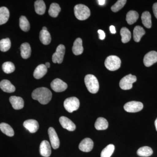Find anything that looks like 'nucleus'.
<instances>
[{
    "mask_svg": "<svg viewBox=\"0 0 157 157\" xmlns=\"http://www.w3.org/2000/svg\"><path fill=\"white\" fill-rule=\"evenodd\" d=\"M98 2L99 5H100V6H103V5L105 4L106 1H105V0H98Z\"/></svg>",
    "mask_w": 157,
    "mask_h": 157,
    "instance_id": "ea45409f",
    "label": "nucleus"
},
{
    "mask_svg": "<svg viewBox=\"0 0 157 157\" xmlns=\"http://www.w3.org/2000/svg\"><path fill=\"white\" fill-rule=\"evenodd\" d=\"M66 48L64 45L60 44L57 47L56 51L52 56V60L54 63L60 64L63 62Z\"/></svg>",
    "mask_w": 157,
    "mask_h": 157,
    "instance_id": "6e6552de",
    "label": "nucleus"
},
{
    "mask_svg": "<svg viewBox=\"0 0 157 157\" xmlns=\"http://www.w3.org/2000/svg\"><path fill=\"white\" fill-rule=\"evenodd\" d=\"M73 52L75 55H81L83 52V47L82 46V40L81 38H78L76 39L73 43Z\"/></svg>",
    "mask_w": 157,
    "mask_h": 157,
    "instance_id": "a211bd4d",
    "label": "nucleus"
},
{
    "mask_svg": "<svg viewBox=\"0 0 157 157\" xmlns=\"http://www.w3.org/2000/svg\"><path fill=\"white\" fill-rule=\"evenodd\" d=\"M115 149L114 145L112 144H109L101 151V157H110L113 154Z\"/></svg>",
    "mask_w": 157,
    "mask_h": 157,
    "instance_id": "473e14b6",
    "label": "nucleus"
},
{
    "mask_svg": "<svg viewBox=\"0 0 157 157\" xmlns=\"http://www.w3.org/2000/svg\"><path fill=\"white\" fill-rule=\"evenodd\" d=\"M74 11L75 16L79 20H85L90 15V11L88 7L82 4L76 5Z\"/></svg>",
    "mask_w": 157,
    "mask_h": 157,
    "instance_id": "7ed1b4c3",
    "label": "nucleus"
},
{
    "mask_svg": "<svg viewBox=\"0 0 157 157\" xmlns=\"http://www.w3.org/2000/svg\"><path fill=\"white\" fill-rule=\"evenodd\" d=\"M20 28L24 32H28L30 28L29 22L25 16H21L19 19Z\"/></svg>",
    "mask_w": 157,
    "mask_h": 157,
    "instance_id": "2f4dec72",
    "label": "nucleus"
},
{
    "mask_svg": "<svg viewBox=\"0 0 157 157\" xmlns=\"http://www.w3.org/2000/svg\"><path fill=\"white\" fill-rule=\"evenodd\" d=\"M155 126L156 130L157 132V118L156 119L155 122Z\"/></svg>",
    "mask_w": 157,
    "mask_h": 157,
    "instance_id": "79ce46f5",
    "label": "nucleus"
},
{
    "mask_svg": "<svg viewBox=\"0 0 157 157\" xmlns=\"http://www.w3.org/2000/svg\"><path fill=\"white\" fill-rule=\"evenodd\" d=\"M139 17V14L137 11H129L127 14L126 21L129 25L135 23Z\"/></svg>",
    "mask_w": 157,
    "mask_h": 157,
    "instance_id": "7c9ffc66",
    "label": "nucleus"
},
{
    "mask_svg": "<svg viewBox=\"0 0 157 157\" xmlns=\"http://www.w3.org/2000/svg\"><path fill=\"white\" fill-rule=\"evenodd\" d=\"M48 134L52 148L54 149L58 148L60 145L59 139L55 130L50 127L48 129Z\"/></svg>",
    "mask_w": 157,
    "mask_h": 157,
    "instance_id": "9d476101",
    "label": "nucleus"
},
{
    "mask_svg": "<svg viewBox=\"0 0 157 157\" xmlns=\"http://www.w3.org/2000/svg\"><path fill=\"white\" fill-rule=\"evenodd\" d=\"M40 155L43 157H48L51 154V148L50 143L47 140H43L39 147Z\"/></svg>",
    "mask_w": 157,
    "mask_h": 157,
    "instance_id": "2eb2a0df",
    "label": "nucleus"
},
{
    "mask_svg": "<svg viewBox=\"0 0 157 157\" xmlns=\"http://www.w3.org/2000/svg\"><path fill=\"white\" fill-rule=\"evenodd\" d=\"M47 68L44 64H40L35 69L33 73L34 78L40 79L45 76L47 72Z\"/></svg>",
    "mask_w": 157,
    "mask_h": 157,
    "instance_id": "6ab92c4d",
    "label": "nucleus"
},
{
    "mask_svg": "<svg viewBox=\"0 0 157 157\" xmlns=\"http://www.w3.org/2000/svg\"><path fill=\"white\" fill-rule=\"evenodd\" d=\"M2 70L5 73L9 74L13 73L15 70V66L11 62H7L2 65Z\"/></svg>",
    "mask_w": 157,
    "mask_h": 157,
    "instance_id": "f704fd0d",
    "label": "nucleus"
},
{
    "mask_svg": "<svg viewBox=\"0 0 157 157\" xmlns=\"http://www.w3.org/2000/svg\"><path fill=\"white\" fill-rule=\"evenodd\" d=\"M0 130L4 134L9 137H12L14 135V130L8 124L5 123L0 124Z\"/></svg>",
    "mask_w": 157,
    "mask_h": 157,
    "instance_id": "cd10ccee",
    "label": "nucleus"
},
{
    "mask_svg": "<svg viewBox=\"0 0 157 157\" xmlns=\"http://www.w3.org/2000/svg\"><path fill=\"white\" fill-rule=\"evenodd\" d=\"M21 54L23 59H27L31 56V48L29 44L27 42L23 43L20 47Z\"/></svg>",
    "mask_w": 157,
    "mask_h": 157,
    "instance_id": "aec40b11",
    "label": "nucleus"
},
{
    "mask_svg": "<svg viewBox=\"0 0 157 157\" xmlns=\"http://www.w3.org/2000/svg\"><path fill=\"white\" fill-rule=\"evenodd\" d=\"M11 46V42L9 38L2 39L0 41V50L3 52L8 51Z\"/></svg>",
    "mask_w": 157,
    "mask_h": 157,
    "instance_id": "72a5a7b5",
    "label": "nucleus"
},
{
    "mask_svg": "<svg viewBox=\"0 0 157 157\" xmlns=\"http://www.w3.org/2000/svg\"><path fill=\"white\" fill-rule=\"evenodd\" d=\"M120 34L121 36V41L123 43H127L131 40L132 34L127 28L123 27L121 29Z\"/></svg>",
    "mask_w": 157,
    "mask_h": 157,
    "instance_id": "c756f323",
    "label": "nucleus"
},
{
    "mask_svg": "<svg viewBox=\"0 0 157 157\" xmlns=\"http://www.w3.org/2000/svg\"><path fill=\"white\" fill-rule=\"evenodd\" d=\"M39 39L42 44L45 45H48L50 44L51 41V37L48 31L42 30L39 34Z\"/></svg>",
    "mask_w": 157,
    "mask_h": 157,
    "instance_id": "b1692460",
    "label": "nucleus"
},
{
    "mask_svg": "<svg viewBox=\"0 0 157 157\" xmlns=\"http://www.w3.org/2000/svg\"><path fill=\"white\" fill-rule=\"evenodd\" d=\"M61 10V9L58 4L53 3L50 5L48 10V14L52 17H56L58 16Z\"/></svg>",
    "mask_w": 157,
    "mask_h": 157,
    "instance_id": "c85d7f7f",
    "label": "nucleus"
},
{
    "mask_svg": "<svg viewBox=\"0 0 157 157\" xmlns=\"http://www.w3.org/2000/svg\"><path fill=\"white\" fill-rule=\"evenodd\" d=\"M80 103L78 98L76 97H71L67 98L64 102V107L69 113H72L77 110L79 108Z\"/></svg>",
    "mask_w": 157,
    "mask_h": 157,
    "instance_id": "39448f33",
    "label": "nucleus"
},
{
    "mask_svg": "<svg viewBox=\"0 0 157 157\" xmlns=\"http://www.w3.org/2000/svg\"><path fill=\"white\" fill-rule=\"evenodd\" d=\"M95 127L98 130H106L108 127V122L104 118H98L95 123Z\"/></svg>",
    "mask_w": 157,
    "mask_h": 157,
    "instance_id": "a878e982",
    "label": "nucleus"
},
{
    "mask_svg": "<svg viewBox=\"0 0 157 157\" xmlns=\"http://www.w3.org/2000/svg\"><path fill=\"white\" fill-rule=\"evenodd\" d=\"M0 88L3 91L6 93H13L15 90L14 86L7 79H4L0 82Z\"/></svg>",
    "mask_w": 157,
    "mask_h": 157,
    "instance_id": "f3484780",
    "label": "nucleus"
},
{
    "mask_svg": "<svg viewBox=\"0 0 157 157\" xmlns=\"http://www.w3.org/2000/svg\"><path fill=\"white\" fill-rule=\"evenodd\" d=\"M109 30H110V32L111 33L115 34L116 33V31L115 28L114 26L111 25L109 27Z\"/></svg>",
    "mask_w": 157,
    "mask_h": 157,
    "instance_id": "58836bf2",
    "label": "nucleus"
},
{
    "mask_svg": "<svg viewBox=\"0 0 157 157\" xmlns=\"http://www.w3.org/2000/svg\"><path fill=\"white\" fill-rule=\"evenodd\" d=\"M32 98L39 101L40 104H47L52 98V93L46 87H40L34 90L32 94Z\"/></svg>",
    "mask_w": 157,
    "mask_h": 157,
    "instance_id": "f257e3e1",
    "label": "nucleus"
},
{
    "mask_svg": "<svg viewBox=\"0 0 157 157\" xmlns=\"http://www.w3.org/2000/svg\"><path fill=\"white\" fill-rule=\"evenodd\" d=\"M23 126L31 133H36L39 128L37 121L33 119L28 120L24 122Z\"/></svg>",
    "mask_w": 157,
    "mask_h": 157,
    "instance_id": "4468645a",
    "label": "nucleus"
},
{
    "mask_svg": "<svg viewBox=\"0 0 157 157\" xmlns=\"http://www.w3.org/2000/svg\"><path fill=\"white\" fill-rule=\"evenodd\" d=\"M144 63L147 67H150L157 62V52L152 51L145 55L144 58Z\"/></svg>",
    "mask_w": 157,
    "mask_h": 157,
    "instance_id": "9b49d317",
    "label": "nucleus"
},
{
    "mask_svg": "<svg viewBox=\"0 0 157 157\" xmlns=\"http://www.w3.org/2000/svg\"><path fill=\"white\" fill-rule=\"evenodd\" d=\"M9 101L14 109H21L24 106V101L21 97L11 96L9 98Z\"/></svg>",
    "mask_w": 157,
    "mask_h": 157,
    "instance_id": "dca6fc26",
    "label": "nucleus"
},
{
    "mask_svg": "<svg viewBox=\"0 0 157 157\" xmlns=\"http://www.w3.org/2000/svg\"><path fill=\"white\" fill-rule=\"evenodd\" d=\"M136 81L137 78L136 76L132 74H129L121 79L120 82V86L122 90H130L133 87V83Z\"/></svg>",
    "mask_w": 157,
    "mask_h": 157,
    "instance_id": "423d86ee",
    "label": "nucleus"
},
{
    "mask_svg": "<svg viewBox=\"0 0 157 157\" xmlns=\"http://www.w3.org/2000/svg\"><path fill=\"white\" fill-rule=\"evenodd\" d=\"M145 34V31L142 27L140 26L135 27L133 32V38L135 42H140L141 38Z\"/></svg>",
    "mask_w": 157,
    "mask_h": 157,
    "instance_id": "412c9836",
    "label": "nucleus"
},
{
    "mask_svg": "<svg viewBox=\"0 0 157 157\" xmlns=\"http://www.w3.org/2000/svg\"><path fill=\"white\" fill-rule=\"evenodd\" d=\"M120 59L116 56H109L107 57L104 62L105 67L110 71H115L120 68Z\"/></svg>",
    "mask_w": 157,
    "mask_h": 157,
    "instance_id": "20e7f679",
    "label": "nucleus"
},
{
    "mask_svg": "<svg viewBox=\"0 0 157 157\" xmlns=\"http://www.w3.org/2000/svg\"><path fill=\"white\" fill-rule=\"evenodd\" d=\"M94 144V142L90 138H86L82 140L79 144L78 147L81 151L88 152L93 149Z\"/></svg>",
    "mask_w": 157,
    "mask_h": 157,
    "instance_id": "ddd939ff",
    "label": "nucleus"
},
{
    "mask_svg": "<svg viewBox=\"0 0 157 157\" xmlns=\"http://www.w3.org/2000/svg\"><path fill=\"white\" fill-rule=\"evenodd\" d=\"M153 11L155 17L157 19V2L155 3L154 4L152 7Z\"/></svg>",
    "mask_w": 157,
    "mask_h": 157,
    "instance_id": "4c0bfd02",
    "label": "nucleus"
},
{
    "mask_svg": "<svg viewBox=\"0 0 157 157\" xmlns=\"http://www.w3.org/2000/svg\"><path fill=\"white\" fill-rule=\"evenodd\" d=\"M35 11L37 14L42 15L45 13L46 6L44 1L42 0H37L34 4Z\"/></svg>",
    "mask_w": 157,
    "mask_h": 157,
    "instance_id": "5701e85b",
    "label": "nucleus"
},
{
    "mask_svg": "<svg viewBox=\"0 0 157 157\" xmlns=\"http://www.w3.org/2000/svg\"><path fill=\"white\" fill-rule=\"evenodd\" d=\"M85 83L89 91L96 94L99 89V82L95 76L91 74L86 75L84 78Z\"/></svg>",
    "mask_w": 157,
    "mask_h": 157,
    "instance_id": "f03ea898",
    "label": "nucleus"
},
{
    "mask_svg": "<svg viewBox=\"0 0 157 157\" xmlns=\"http://www.w3.org/2000/svg\"><path fill=\"white\" fill-rule=\"evenodd\" d=\"M42 30H43L46 31L47 30V28L46 27L44 26L43 27V28H42Z\"/></svg>",
    "mask_w": 157,
    "mask_h": 157,
    "instance_id": "37998d69",
    "label": "nucleus"
},
{
    "mask_svg": "<svg viewBox=\"0 0 157 157\" xmlns=\"http://www.w3.org/2000/svg\"><path fill=\"white\" fill-rule=\"evenodd\" d=\"M51 87L56 92H62L67 90L68 85L61 79L57 78L52 82L51 83Z\"/></svg>",
    "mask_w": 157,
    "mask_h": 157,
    "instance_id": "1a4fd4ad",
    "label": "nucleus"
},
{
    "mask_svg": "<svg viewBox=\"0 0 157 157\" xmlns=\"http://www.w3.org/2000/svg\"><path fill=\"white\" fill-rule=\"evenodd\" d=\"M45 66H46V67L47 68H49L50 67V63H48V62H47L45 63Z\"/></svg>",
    "mask_w": 157,
    "mask_h": 157,
    "instance_id": "a19ab883",
    "label": "nucleus"
},
{
    "mask_svg": "<svg viewBox=\"0 0 157 157\" xmlns=\"http://www.w3.org/2000/svg\"><path fill=\"white\" fill-rule=\"evenodd\" d=\"M141 20L143 25L147 28L150 29L151 27V17L150 13L148 11H144L141 15Z\"/></svg>",
    "mask_w": 157,
    "mask_h": 157,
    "instance_id": "393cba45",
    "label": "nucleus"
},
{
    "mask_svg": "<svg viewBox=\"0 0 157 157\" xmlns=\"http://www.w3.org/2000/svg\"><path fill=\"white\" fill-rule=\"evenodd\" d=\"M127 2L126 0H118L116 3L111 7L112 11L117 12L123 8Z\"/></svg>",
    "mask_w": 157,
    "mask_h": 157,
    "instance_id": "c9c22d12",
    "label": "nucleus"
},
{
    "mask_svg": "<svg viewBox=\"0 0 157 157\" xmlns=\"http://www.w3.org/2000/svg\"><path fill=\"white\" fill-rule=\"evenodd\" d=\"M124 109L129 113L139 112L143 108V104L141 102L132 101L128 102L124 106Z\"/></svg>",
    "mask_w": 157,
    "mask_h": 157,
    "instance_id": "0eeeda50",
    "label": "nucleus"
},
{
    "mask_svg": "<svg viewBox=\"0 0 157 157\" xmlns=\"http://www.w3.org/2000/svg\"><path fill=\"white\" fill-rule=\"evenodd\" d=\"M10 16L9 9L5 7L0 8V25L4 24L8 21Z\"/></svg>",
    "mask_w": 157,
    "mask_h": 157,
    "instance_id": "4be33fe9",
    "label": "nucleus"
},
{
    "mask_svg": "<svg viewBox=\"0 0 157 157\" xmlns=\"http://www.w3.org/2000/svg\"><path fill=\"white\" fill-rule=\"evenodd\" d=\"M98 33L99 34V39L101 40H104L105 38V33L104 31L99 29L98 30Z\"/></svg>",
    "mask_w": 157,
    "mask_h": 157,
    "instance_id": "e433bc0d",
    "label": "nucleus"
},
{
    "mask_svg": "<svg viewBox=\"0 0 157 157\" xmlns=\"http://www.w3.org/2000/svg\"><path fill=\"white\" fill-rule=\"evenodd\" d=\"M137 155L140 157H147L152 155L153 151L151 147L148 146H144L138 149Z\"/></svg>",
    "mask_w": 157,
    "mask_h": 157,
    "instance_id": "bb28decb",
    "label": "nucleus"
},
{
    "mask_svg": "<svg viewBox=\"0 0 157 157\" xmlns=\"http://www.w3.org/2000/svg\"><path fill=\"white\" fill-rule=\"evenodd\" d=\"M59 121L63 128L68 131L73 132L76 128V125L74 123L66 117H61Z\"/></svg>",
    "mask_w": 157,
    "mask_h": 157,
    "instance_id": "f8f14e48",
    "label": "nucleus"
}]
</instances>
